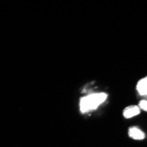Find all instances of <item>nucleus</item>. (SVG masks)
<instances>
[{"label": "nucleus", "mask_w": 147, "mask_h": 147, "mask_svg": "<svg viewBox=\"0 0 147 147\" xmlns=\"http://www.w3.org/2000/svg\"><path fill=\"white\" fill-rule=\"evenodd\" d=\"M108 95L105 93L92 94L80 98V110L83 113L97 109L107 98Z\"/></svg>", "instance_id": "1"}, {"label": "nucleus", "mask_w": 147, "mask_h": 147, "mask_svg": "<svg viewBox=\"0 0 147 147\" xmlns=\"http://www.w3.org/2000/svg\"><path fill=\"white\" fill-rule=\"evenodd\" d=\"M138 107L140 109L147 112V100H141L139 102Z\"/></svg>", "instance_id": "5"}, {"label": "nucleus", "mask_w": 147, "mask_h": 147, "mask_svg": "<svg viewBox=\"0 0 147 147\" xmlns=\"http://www.w3.org/2000/svg\"><path fill=\"white\" fill-rule=\"evenodd\" d=\"M128 134L130 138L136 140H142L146 137L144 132L136 126H131L129 128Z\"/></svg>", "instance_id": "2"}, {"label": "nucleus", "mask_w": 147, "mask_h": 147, "mask_svg": "<svg viewBox=\"0 0 147 147\" xmlns=\"http://www.w3.org/2000/svg\"><path fill=\"white\" fill-rule=\"evenodd\" d=\"M136 89L138 93L141 96H147V76L139 81Z\"/></svg>", "instance_id": "4"}, {"label": "nucleus", "mask_w": 147, "mask_h": 147, "mask_svg": "<svg viewBox=\"0 0 147 147\" xmlns=\"http://www.w3.org/2000/svg\"><path fill=\"white\" fill-rule=\"evenodd\" d=\"M140 109L138 106L131 105L125 108L123 111V115L126 119H129L139 114Z\"/></svg>", "instance_id": "3"}]
</instances>
